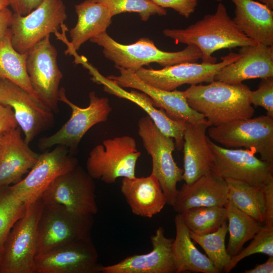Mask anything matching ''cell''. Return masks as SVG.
I'll return each instance as SVG.
<instances>
[{"mask_svg": "<svg viewBox=\"0 0 273 273\" xmlns=\"http://www.w3.org/2000/svg\"><path fill=\"white\" fill-rule=\"evenodd\" d=\"M163 33L176 43L197 47L202 62L207 63H216L212 55L219 50L257 44L238 28L221 2L214 13L205 15L186 28L166 29Z\"/></svg>", "mask_w": 273, "mask_h": 273, "instance_id": "obj_1", "label": "cell"}, {"mask_svg": "<svg viewBox=\"0 0 273 273\" xmlns=\"http://www.w3.org/2000/svg\"><path fill=\"white\" fill-rule=\"evenodd\" d=\"M250 90L242 83L213 80L206 85H191L184 93L189 105L202 114L211 126H217L253 116L254 109L249 99Z\"/></svg>", "mask_w": 273, "mask_h": 273, "instance_id": "obj_2", "label": "cell"}, {"mask_svg": "<svg viewBox=\"0 0 273 273\" xmlns=\"http://www.w3.org/2000/svg\"><path fill=\"white\" fill-rule=\"evenodd\" d=\"M89 41L103 48L104 56L114 63L117 69L135 72L145 65L156 63L163 67L185 62H195L201 59L199 49L187 45L183 50L169 52L159 49L148 38H140L130 44L120 43L106 32L95 36Z\"/></svg>", "mask_w": 273, "mask_h": 273, "instance_id": "obj_3", "label": "cell"}, {"mask_svg": "<svg viewBox=\"0 0 273 273\" xmlns=\"http://www.w3.org/2000/svg\"><path fill=\"white\" fill-rule=\"evenodd\" d=\"M93 216L73 212L61 204L43 203L37 224L36 255L90 238Z\"/></svg>", "mask_w": 273, "mask_h": 273, "instance_id": "obj_4", "label": "cell"}, {"mask_svg": "<svg viewBox=\"0 0 273 273\" xmlns=\"http://www.w3.org/2000/svg\"><path fill=\"white\" fill-rule=\"evenodd\" d=\"M43 205L40 197L29 204L14 224L0 258V273H35L37 224Z\"/></svg>", "mask_w": 273, "mask_h": 273, "instance_id": "obj_5", "label": "cell"}, {"mask_svg": "<svg viewBox=\"0 0 273 273\" xmlns=\"http://www.w3.org/2000/svg\"><path fill=\"white\" fill-rule=\"evenodd\" d=\"M89 99L87 107H79L67 98L65 88H60L59 101L69 106L72 111L71 117L55 133L39 139L38 148L45 150L54 146L61 145L66 147L74 156L84 134L94 125L106 121L112 110L109 99L99 97L94 91L89 93Z\"/></svg>", "mask_w": 273, "mask_h": 273, "instance_id": "obj_6", "label": "cell"}, {"mask_svg": "<svg viewBox=\"0 0 273 273\" xmlns=\"http://www.w3.org/2000/svg\"><path fill=\"white\" fill-rule=\"evenodd\" d=\"M208 128L210 139L224 148L253 149L261 160L273 165V118L239 119Z\"/></svg>", "mask_w": 273, "mask_h": 273, "instance_id": "obj_7", "label": "cell"}, {"mask_svg": "<svg viewBox=\"0 0 273 273\" xmlns=\"http://www.w3.org/2000/svg\"><path fill=\"white\" fill-rule=\"evenodd\" d=\"M141 155L135 140L128 135L104 140L89 152L86 169L94 179L114 183L119 177H135L137 161Z\"/></svg>", "mask_w": 273, "mask_h": 273, "instance_id": "obj_8", "label": "cell"}, {"mask_svg": "<svg viewBox=\"0 0 273 273\" xmlns=\"http://www.w3.org/2000/svg\"><path fill=\"white\" fill-rule=\"evenodd\" d=\"M138 134L144 148L151 157L152 173L158 180L167 204L172 206L178 191L177 184L183 180L184 172L173 158L174 141L163 133L148 115L139 120Z\"/></svg>", "mask_w": 273, "mask_h": 273, "instance_id": "obj_9", "label": "cell"}, {"mask_svg": "<svg viewBox=\"0 0 273 273\" xmlns=\"http://www.w3.org/2000/svg\"><path fill=\"white\" fill-rule=\"evenodd\" d=\"M62 0H41L25 16L13 13L10 29L11 42L19 53L26 54L35 44L51 33H57L67 19Z\"/></svg>", "mask_w": 273, "mask_h": 273, "instance_id": "obj_10", "label": "cell"}, {"mask_svg": "<svg viewBox=\"0 0 273 273\" xmlns=\"http://www.w3.org/2000/svg\"><path fill=\"white\" fill-rule=\"evenodd\" d=\"M213 155V174L224 179L240 180L263 189L273 183V165L257 158L253 149H230L207 136Z\"/></svg>", "mask_w": 273, "mask_h": 273, "instance_id": "obj_11", "label": "cell"}, {"mask_svg": "<svg viewBox=\"0 0 273 273\" xmlns=\"http://www.w3.org/2000/svg\"><path fill=\"white\" fill-rule=\"evenodd\" d=\"M94 179L78 164L55 178L40 196L43 203L62 205L73 212L95 215L98 211Z\"/></svg>", "mask_w": 273, "mask_h": 273, "instance_id": "obj_12", "label": "cell"}, {"mask_svg": "<svg viewBox=\"0 0 273 273\" xmlns=\"http://www.w3.org/2000/svg\"><path fill=\"white\" fill-rule=\"evenodd\" d=\"M50 36H47L27 52L26 67L38 100L58 113L59 85L63 74L57 64V51L51 43Z\"/></svg>", "mask_w": 273, "mask_h": 273, "instance_id": "obj_13", "label": "cell"}, {"mask_svg": "<svg viewBox=\"0 0 273 273\" xmlns=\"http://www.w3.org/2000/svg\"><path fill=\"white\" fill-rule=\"evenodd\" d=\"M0 103L12 109L28 145L55 124L54 113L49 108L7 79L0 78Z\"/></svg>", "mask_w": 273, "mask_h": 273, "instance_id": "obj_14", "label": "cell"}, {"mask_svg": "<svg viewBox=\"0 0 273 273\" xmlns=\"http://www.w3.org/2000/svg\"><path fill=\"white\" fill-rule=\"evenodd\" d=\"M240 57L239 53L230 52L221 57V61L219 63L185 62L157 70L142 67L135 73L148 84L166 90H173L185 84L196 85L212 82L222 68L235 62Z\"/></svg>", "mask_w": 273, "mask_h": 273, "instance_id": "obj_15", "label": "cell"}, {"mask_svg": "<svg viewBox=\"0 0 273 273\" xmlns=\"http://www.w3.org/2000/svg\"><path fill=\"white\" fill-rule=\"evenodd\" d=\"M78 161L65 147L57 145L50 151L39 154L27 176L11 186L16 195L29 205L38 198L57 176L73 169Z\"/></svg>", "mask_w": 273, "mask_h": 273, "instance_id": "obj_16", "label": "cell"}, {"mask_svg": "<svg viewBox=\"0 0 273 273\" xmlns=\"http://www.w3.org/2000/svg\"><path fill=\"white\" fill-rule=\"evenodd\" d=\"M34 262L35 273H98L102 266L91 237L36 255Z\"/></svg>", "mask_w": 273, "mask_h": 273, "instance_id": "obj_17", "label": "cell"}, {"mask_svg": "<svg viewBox=\"0 0 273 273\" xmlns=\"http://www.w3.org/2000/svg\"><path fill=\"white\" fill-rule=\"evenodd\" d=\"M118 69L119 75H111L106 77L122 88H132L146 94L152 100L156 107L163 109L171 119L193 124L209 122L202 114L189 105L184 91L158 88L142 80L134 72Z\"/></svg>", "mask_w": 273, "mask_h": 273, "instance_id": "obj_18", "label": "cell"}, {"mask_svg": "<svg viewBox=\"0 0 273 273\" xmlns=\"http://www.w3.org/2000/svg\"><path fill=\"white\" fill-rule=\"evenodd\" d=\"M173 241L165 236L163 228L159 226L151 237V251L128 256L111 265H102L100 271L102 273H175L171 252Z\"/></svg>", "mask_w": 273, "mask_h": 273, "instance_id": "obj_19", "label": "cell"}, {"mask_svg": "<svg viewBox=\"0 0 273 273\" xmlns=\"http://www.w3.org/2000/svg\"><path fill=\"white\" fill-rule=\"evenodd\" d=\"M240 57L222 68L214 80L238 84L244 80L273 76V47L261 44L241 47Z\"/></svg>", "mask_w": 273, "mask_h": 273, "instance_id": "obj_20", "label": "cell"}, {"mask_svg": "<svg viewBox=\"0 0 273 273\" xmlns=\"http://www.w3.org/2000/svg\"><path fill=\"white\" fill-rule=\"evenodd\" d=\"M18 127L2 134L0 152V187L20 181L36 163L39 154L30 148Z\"/></svg>", "mask_w": 273, "mask_h": 273, "instance_id": "obj_21", "label": "cell"}, {"mask_svg": "<svg viewBox=\"0 0 273 273\" xmlns=\"http://www.w3.org/2000/svg\"><path fill=\"white\" fill-rule=\"evenodd\" d=\"M92 80L103 85L105 92L119 98L129 100L148 114L158 129L164 134L172 138L178 150L183 149L184 131L187 122L170 118L163 109H157L152 100L146 94L138 91L127 92L107 77L102 76L97 71L93 72Z\"/></svg>", "mask_w": 273, "mask_h": 273, "instance_id": "obj_22", "label": "cell"}, {"mask_svg": "<svg viewBox=\"0 0 273 273\" xmlns=\"http://www.w3.org/2000/svg\"><path fill=\"white\" fill-rule=\"evenodd\" d=\"M211 126L209 122L198 124L186 123L183 146V180L187 184L211 173L213 155L206 134L207 129Z\"/></svg>", "mask_w": 273, "mask_h": 273, "instance_id": "obj_23", "label": "cell"}, {"mask_svg": "<svg viewBox=\"0 0 273 273\" xmlns=\"http://www.w3.org/2000/svg\"><path fill=\"white\" fill-rule=\"evenodd\" d=\"M228 201L225 180L211 172L190 184L184 183L178 190L172 207L177 213H181L193 207L224 206Z\"/></svg>", "mask_w": 273, "mask_h": 273, "instance_id": "obj_24", "label": "cell"}, {"mask_svg": "<svg viewBox=\"0 0 273 273\" xmlns=\"http://www.w3.org/2000/svg\"><path fill=\"white\" fill-rule=\"evenodd\" d=\"M120 189L136 215L151 218L167 204L160 183L152 173L147 177H123Z\"/></svg>", "mask_w": 273, "mask_h": 273, "instance_id": "obj_25", "label": "cell"}, {"mask_svg": "<svg viewBox=\"0 0 273 273\" xmlns=\"http://www.w3.org/2000/svg\"><path fill=\"white\" fill-rule=\"evenodd\" d=\"M238 28L257 44L273 47V11L254 0H231Z\"/></svg>", "mask_w": 273, "mask_h": 273, "instance_id": "obj_26", "label": "cell"}, {"mask_svg": "<svg viewBox=\"0 0 273 273\" xmlns=\"http://www.w3.org/2000/svg\"><path fill=\"white\" fill-rule=\"evenodd\" d=\"M174 223L176 235L172 243L171 252L175 273H219L209 258L194 245L190 230L180 213L175 215Z\"/></svg>", "mask_w": 273, "mask_h": 273, "instance_id": "obj_27", "label": "cell"}, {"mask_svg": "<svg viewBox=\"0 0 273 273\" xmlns=\"http://www.w3.org/2000/svg\"><path fill=\"white\" fill-rule=\"evenodd\" d=\"M74 8L77 21L69 34L71 49L77 51L88 40L106 32L113 16L105 5L90 0L75 5Z\"/></svg>", "mask_w": 273, "mask_h": 273, "instance_id": "obj_28", "label": "cell"}, {"mask_svg": "<svg viewBox=\"0 0 273 273\" xmlns=\"http://www.w3.org/2000/svg\"><path fill=\"white\" fill-rule=\"evenodd\" d=\"M228 221L229 240L226 251L232 257L237 255L244 245L252 240L264 223L254 219L228 201L224 205Z\"/></svg>", "mask_w": 273, "mask_h": 273, "instance_id": "obj_29", "label": "cell"}, {"mask_svg": "<svg viewBox=\"0 0 273 273\" xmlns=\"http://www.w3.org/2000/svg\"><path fill=\"white\" fill-rule=\"evenodd\" d=\"M26 57V54L20 53L13 48L9 29L0 41V78L10 80L38 100L27 72Z\"/></svg>", "mask_w": 273, "mask_h": 273, "instance_id": "obj_30", "label": "cell"}, {"mask_svg": "<svg viewBox=\"0 0 273 273\" xmlns=\"http://www.w3.org/2000/svg\"><path fill=\"white\" fill-rule=\"evenodd\" d=\"M228 186V200L237 208L264 223L265 209L262 189L242 181L225 179Z\"/></svg>", "mask_w": 273, "mask_h": 273, "instance_id": "obj_31", "label": "cell"}, {"mask_svg": "<svg viewBox=\"0 0 273 273\" xmlns=\"http://www.w3.org/2000/svg\"><path fill=\"white\" fill-rule=\"evenodd\" d=\"M180 214L189 230L200 235L215 232L227 221L224 206L193 207Z\"/></svg>", "mask_w": 273, "mask_h": 273, "instance_id": "obj_32", "label": "cell"}, {"mask_svg": "<svg viewBox=\"0 0 273 273\" xmlns=\"http://www.w3.org/2000/svg\"><path fill=\"white\" fill-rule=\"evenodd\" d=\"M28 205L16 195L11 186L0 187V258L11 229L24 215Z\"/></svg>", "mask_w": 273, "mask_h": 273, "instance_id": "obj_33", "label": "cell"}, {"mask_svg": "<svg viewBox=\"0 0 273 273\" xmlns=\"http://www.w3.org/2000/svg\"><path fill=\"white\" fill-rule=\"evenodd\" d=\"M227 221L216 231L205 235H197L190 231L192 240L204 250L215 267L222 272L229 263L231 256L226 251L225 240L228 233Z\"/></svg>", "mask_w": 273, "mask_h": 273, "instance_id": "obj_34", "label": "cell"}, {"mask_svg": "<svg viewBox=\"0 0 273 273\" xmlns=\"http://www.w3.org/2000/svg\"><path fill=\"white\" fill-rule=\"evenodd\" d=\"M105 5L113 16L125 12L137 13L141 20L146 21L154 15L165 16L167 11L151 0H90Z\"/></svg>", "mask_w": 273, "mask_h": 273, "instance_id": "obj_35", "label": "cell"}, {"mask_svg": "<svg viewBox=\"0 0 273 273\" xmlns=\"http://www.w3.org/2000/svg\"><path fill=\"white\" fill-rule=\"evenodd\" d=\"M252 240L247 247L231 257L222 272H230L241 260L254 254L273 256V226L264 224Z\"/></svg>", "mask_w": 273, "mask_h": 273, "instance_id": "obj_36", "label": "cell"}, {"mask_svg": "<svg viewBox=\"0 0 273 273\" xmlns=\"http://www.w3.org/2000/svg\"><path fill=\"white\" fill-rule=\"evenodd\" d=\"M261 79L258 88L250 90V101L255 107H263L266 115L273 118V76Z\"/></svg>", "mask_w": 273, "mask_h": 273, "instance_id": "obj_37", "label": "cell"}, {"mask_svg": "<svg viewBox=\"0 0 273 273\" xmlns=\"http://www.w3.org/2000/svg\"><path fill=\"white\" fill-rule=\"evenodd\" d=\"M157 6L165 9L171 8L179 15L188 18L195 12L198 0H151Z\"/></svg>", "mask_w": 273, "mask_h": 273, "instance_id": "obj_38", "label": "cell"}, {"mask_svg": "<svg viewBox=\"0 0 273 273\" xmlns=\"http://www.w3.org/2000/svg\"><path fill=\"white\" fill-rule=\"evenodd\" d=\"M18 127L12 109L0 103V134L8 132Z\"/></svg>", "mask_w": 273, "mask_h": 273, "instance_id": "obj_39", "label": "cell"}, {"mask_svg": "<svg viewBox=\"0 0 273 273\" xmlns=\"http://www.w3.org/2000/svg\"><path fill=\"white\" fill-rule=\"evenodd\" d=\"M9 2L13 13L25 16L35 9L41 0H9Z\"/></svg>", "mask_w": 273, "mask_h": 273, "instance_id": "obj_40", "label": "cell"}, {"mask_svg": "<svg viewBox=\"0 0 273 273\" xmlns=\"http://www.w3.org/2000/svg\"><path fill=\"white\" fill-rule=\"evenodd\" d=\"M262 190L265 209L264 224L273 226V183L266 185Z\"/></svg>", "mask_w": 273, "mask_h": 273, "instance_id": "obj_41", "label": "cell"}, {"mask_svg": "<svg viewBox=\"0 0 273 273\" xmlns=\"http://www.w3.org/2000/svg\"><path fill=\"white\" fill-rule=\"evenodd\" d=\"M13 12L8 8L0 11V41L5 37L11 25Z\"/></svg>", "mask_w": 273, "mask_h": 273, "instance_id": "obj_42", "label": "cell"}, {"mask_svg": "<svg viewBox=\"0 0 273 273\" xmlns=\"http://www.w3.org/2000/svg\"><path fill=\"white\" fill-rule=\"evenodd\" d=\"M244 273H272L273 256H269L266 261L262 264H257L254 268L245 270Z\"/></svg>", "mask_w": 273, "mask_h": 273, "instance_id": "obj_43", "label": "cell"}, {"mask_svg": "<svg viewBox=\"0 0 273 273\" xmlns=\"http://www.w3.org/2000/svg\"><path fill=\"white\" fill-rule=\"evenodd\" d=\"M259 3L264 5L271 10H273V0H258Z\"/></svg>", "mask_w": 273, "mask_h": 273, "instance_id": "obj_44", "label": "cell"}, {"mask_svg": "<svg viewBox=\"0 0 273 273\" xmlns=\"http://www.w3.org/2000/svg\"><path fill=\"white\" fill-rule=\"evenodd\" d=\"M9 6V0H0V11L8 8Z\"/></svg>", "mask_w": 273, "mask_h": 273, "instance_id": "obj_45", "label": "cell"}, {"mask_svg": "<svg viewBox=\"0 0 273 273\" xmlns=\"http://www.w3.org/2000/svg\"><path fill=\"white\" fill-rule=\"evenodd\" d=\"M1 147H2V134H0V152L1 150Z\"/></svg>", "mask_w": 273, "mask_h": 273, "instance_id": "obj_46", "label": "cell"}, {"mask_svg": "<svg viewBox=\"0 0 273 273\" xmlns=\"http://www.w3.org/2000/svg\"><path fill=\"white\" fill-rule=\"evenodd\" d=\"M217 2L220 3L222 0H216Z\"/></svg>", "mask_w": 273, "mask_h": 273, "instance_id": "obj_47", "label": "cell"}]
</instances>
